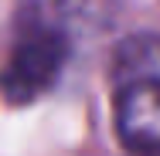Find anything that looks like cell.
<instances>
[{
    "label": "cell",
    "instance_id": "1",
    "mask_svg": "<svg viewBox=\"0 0 160 156\" xmlns=\"http://www.w3.org/2000/svg\"><path fill=\"white\" fill-rule=\"evenodd\" d=\"M89 37L44 3L17 0V14L0 58V92L14 105H31L65 75L75 48Z\"/></svg>",
    "mask_w": 160,
    "mask_h": 156
},
{
    "label": "cell",
    "instance_id": "2",
    "mask_svg": "<svg viewBox=\"0 0 160 156\" xmlns=\"http://www.w3.org/2000/svg\"><path fill=\"white\" fill-rule=\"evenodd\" d=\"M112 125L126 156H160V37H126L109 71Z\"/></svg>",
    "mask_w": 160,
    "mask_h": 156
}]
</instances>
